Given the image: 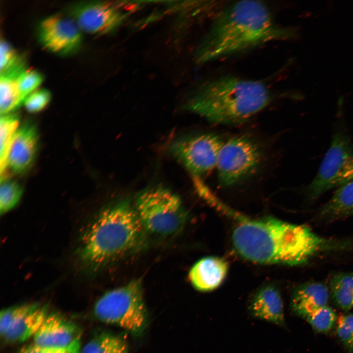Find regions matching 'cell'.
Returning a JSON list of instances; mask_svg holds the SVG:
<instances>
[{"instance_id": "cell-10", "label": "cell", "mask_w": 353, "mask_h": 353, "mask_svg": "<svg viewBox=\"0 0 353 353\" xmlns=\"http://www.w3.org/2000/svg\"><path fill=\"white\" fill-rule=\"evenodd\" d=\"M37 31L42 46L58 55H67L74 53L82 41V32L69 16H49L40 22Z\"/></svg>"}, {"instance_id": "cell-14", "label": "cell", "mask_w": 353, "mask_h": 353, "mask_svg": "<svg viewBox=\"0 0 353 353\" xmlns=\"http://www.w3.org/2000/svg\"><path fill=\"white\" fill-rule=\"evenodd\" d=\"M249 310L255 318L277 325L285 326L282 297L273 285H266L255 292L250 303Z\"/></svg>"}, {"instance_id": "cell-9", "label": "cell", "mask_w": 353, "mask_h": 353, "mask_svg": "<svg viewBox=\"0 0 353 353\" xmlns=\"http://www.w3.org/2000/svg\"><path fill=\"white\" fill-rule=\"evenodd\" d=\"M223 143L215 133H203L176 139L170 145L169 150L193 179H202L216 168Z\"/></svg>"}, {"instance_id": "cell-20", "label": "cell", "mask_w": 353, "mask_h": 353, "mask_svg": "<svg viewBox=\"0 0 353 353\" xmlns=\"http://www.w3.org/2000/svg\"><path fill=\"white\" fill-rule=\"evenodd\" d=\"M19 117L16 114L9 113L1 115L0 117V181L8 178L6 172L8 156L13 138L19 127Z\"/></svg>"}, {"instance_id": "cell-2", "label": "cell", "mask_w": 353, "mask_h": 353, "mask_svg": "<svg viewBox=\"0 0 353 353\" xmlns=\"http://www.w3.org/2000/svg\"><path fill=\"white\" fill-rule=\"evenodd\" d=\"M294 28L275 21L263 1L241 0L216 13L198 47L196 59L202 63L243 52L270 42L294 38Z\"/></svg>"}, {"instance_id": "cell-3", "label": "cell", "mask_w": 353, "mask_h": 353, "mask_svg": "<svg viewBox=\"0 0 353 353\" xmlns=\"http://www.w3.org/2000/svg\"><path fill=\"white\" fill-rule=\"evenodd\" d=\"M146 233L134 205L118 202L103 209L83 234L79 260L95 272L142 247Z\"/></svg>"}, {"instance_id": "cell-5", "label": "cell", "mask_w": 353, "mask_h": 353, "mask_svg": "<svg viewBox=\"0 0 353 353\" xmlns=\"http://www.w3.org/2000/svg\"><path fill=\"white\" fill-rule=\"evenodd\" d=\"M135 208L146 232L166 237L180 232L187 213L180 197L163 186L147 188L136 196Z\"/></svg>"}, {"instance_id": "cell-4", "label": "cell", "mask_w": 353, "mask_h": 353, "mask_svg": "<svg viewBox=\"0 0 353 353\" xmlns=\"http://www.w3.org/2000/svg\"><path fill=\"white\" fill-rule=\"evenodd\" d=\"M271 100L270 91L263 82L226 76L201 85L184 105L209 122L229 125L247 121Z\"/></svg>"}, {"instance_id": "cell-19", "label": "cell", "mask_w": 353, "mask_h": 353, "mask_svg": "<svg viewBox=\"0 0 353 353\" xmlns=\"http://www.w3.org/2000/svg\"><path fill=\"white\" fill-rule=\"evenodd\" d=\"M334 303L348 311L353 307V273H340L332 276L329 282Z\"/></svg>"}, {"instance_id": "cell-21", "label": "cell", "mask_w": 353, "mask_h": 353, "mask_svg": "<svg viewBox=\"0 0 353 353\" xmlns=\"http://www.w3.org/2000/svg\"><path fill=\"white\" fill-rule=\"evenodd\" d=\"M80 353H128V346L118 335L101 333L87 342Z\"/></svg>"}, {"instance_id": "cell-24", "label": "cell", "mask_w": 353, "mask_h": 353, "mask_svg": "<svg viewBox=\"0 0 353 353\" xmlns=\"http://www.w3.org/2000/svg\"><path fill=\"white\" fill-rule=\"evenodd\" d=\"M312 328L319 333H327L336 324L338 319L335 311L328 305L323 306L304 319Z\"/></svg>"}, {"instance_id": "cell-6", "label": "cell", "mask_w": 353, "mask_h": 353, "mask_svg": "<svg viewBox=\"0 0 353 353\" xmlns=\"http://www.w3.org/2000/svg\"><path fill=\"white\" fill-rule=\"evenodd\" d=\"M94 311L101 322L133 333L141 332L147 318L141 280L107 292L96 302Z\"/></svg>"}, {"instance_id": "cell-22", "label": "cell", "mask_w": 353, "mask_h": 353, "mask_svg": "<svg viewBox=\"0 0 353 353\" xmlns=\"http://www.w3.org/2000/svg\"><path fill=\"white\" fill-rule=\"evenodd\" d=\"M20 75L11 73L0 74V111L1 115L11 113L12 111L15 110L22 104L20 99L17 85V79Z\"/></svg>"}, {"instance_id": "cell-26", "label": "cell", "mask_w": 353, "mask_h": 353, "mask_svg": "<svg viewBox=\"0 0 353 353\" xmlns=\"http://www.w3.org/2000/svg\"><path fill=\"white\" fill-rule=\"evenodd\" d=\"M338 338L349 353H353V314L340 316L336 323Z\"/></svg>"}, {"instance_id": "cell-11", "label": "cell", "mask_w": 353, "mask_h": 353, "mask_svg": "<svg viewBox=\"0 0 353 353\" xmlns=\"http://www.w3.org/2000/svg\"><path fill=\"white\" fill-rule=\"evenodd\" d=\"M69 16L82 32L94 35H102L114 31L122 25L125 18L113 4L102 1L74 4L69 8Z\"/></svg>"}, {"instance_id": "cell-29", "label": "cell", "mask_w": 353, "mask_h": 353, "mask_svg": "<svg viewBox=\"0 0 353 353\" xmlns=\"http://www.w3.org/2000/svg\"><path fill=\"white\" fill-rule=\"evenodd\" d=\"M29 303L12 306L1 310L0 316V333L2 337L13 322L28 307Z\"/></svg>"}, {"instance_id": "cell-12", "label": "cell", "mask_w": 353, "mask_h": 353, "mask_svg": "<svg viewBox=\"0 0 353 353\" xmlns=\"http://www.w3.org/2000/svg\"><path fill=\"white\" fill-rule=\"evenodd\" d=\"M80 330L62 315L49 313L33 336V343L43 347L68 348L80 343Z\"/></svg>"}, {"instance_id": "cell-1", "label": "cell", "mask_w": 353, "mask_h": 353, "mask_svg": "<svg viewBox=\"0 0 353 353\" xmlns=\"http://www.w3.org/2000/svg\"><path fill=\"white\" fill-rule=\"evenodd\" d=\"M210 204L232 219L233 246L241 256L250 261L299 265L330 247L329 241L305 226L272 217L250 218L231 209L216 196Z\"/></svg>"}, {"instance_id": "cell-28", "label": "cell", "mask_w": 353, "mask_h": 353, "mask_svg": "<svg viewBox=\"0 0 353 353\" xmlns=\"http://www.w3.org/2000/svg\"><path fill=\"white\" fill-rule=\"evenodd\" d=\"M24 57L17 53L12 46L5 40L0 43V71H4L18 64Z\"/></svg>"}, {"instance_id": "cell-23", "label": "cell", "mask_w": 353, "mask_h": 353, "mask_svg": "<svg viewBox=\"0 0 353 353\" xmlns=\"http://www.w3.org/2000/svg\"><path fill=\"white\" fill-rule=\"evenodd\" d=\"M0 212L2 215L18 203L23 190L18 182L8 179L0 182Z\"/></svg>"}, {"instance_id": "cell-17", "label": "cell", "mask_w": 353, "mask_h": 353, "mask_svg": "<svg viewBox=\"0 0 353 353\" xmlns=\"http://www.w3.org/2000/svg\"><path fill=\"white\" fill-rule=\"evenodd\" d=\"M328 298V289L324 284L305 283L294 290L291 298V307L295 314L304 319L316 310L327 305Z\"/></svg>"}, {"instance_id": "cell-18", "label": "cell", "mask_w": 353, "mask_h": 353, "mask_svg": "<svg viewBox=\"0 0 353 353\" xmlns=\"http://www.w3.org/2000/svg\"><path fill=\"white\" fill-rule=\"evenodd\" d=\"M353 215V180L339 187L318 210V222L330 223Z\"/></svg>"}, {"instance_id": "cell-7", "label": "cell", "mask_w": 353, "mask_h": 353, "mask_svg": "<svg viewBox=\"0 0 353 353\" xmlns=\"http://www.w3.org/2000/svg\"><path fill=\"white\" fill-rule=\"evenodd\" d=\"M353 180V144L345 129L334 133L318 171L305 188L307 200L314 202L333 188Z\"/></svg>"}, {"instance_id": "cell-31", "label": "cell", "mask_w": 353, "mask_h": 353, "mask_svg": "<svg viewBox=\"0 0 353 353\" xmlns=\"http://www.w3.org/2000/svg\"><path fill=\"white\" fill-rule=\"evenodd\" d=\"M80 350L75 351V352H71V353H80Z\"/></svg>"}, {"instance_id": "cell-16", "label": "cell", "mask_w": 353, "mask_h": 353, "mask_svg": "<svg viewBox=\"0 0 353 353\" xmlns=\"http://www.w3.org/2000/svg\"><path fill=\"white\" fill-rule=\"evenodd\" d=\"M48 306L29 303L28 308L11 324L2 337L7 343L24 342L34 336L48 315Z\"/></svg>"}, {"instance_id": "cell-30", "label": "cell", "mask_w": 353, "mask_h": 353, "mask_svg": "<svg viewBox=\"0 0 353 353\" xmlns=\"http://www.w3.org/2000/svg\"><path fill=\"white\" fill-rule=\"evenodd\" d=\"M80 350V343L68 348L43 347L33 343L23 347L18 353H69Z\"/></svg>"}, {"instance_id": "cell-25", "label": "cell", "mask_w": 353, "mask_h": 353, "mask_svg": "<svg viewBox=\"0 0 353 353\" xmlns=\"http://www.w3.org/2000/svg\"><path fill=\"white\" fill-rule=\"evenodd\" d=\"M43 75L38 71L25 69L17 79L18 90L23 104L26 98L36 90L43 80Z\"/></svg>"}, {"instance_id": "cell-8", "label": "cell", "mask_w": 353, "mask_h": 353, "mask_svg": "<svg viewBox=\"0 0 353 353\" xmlns=\"http://www.w3.org/2000/svg\"><path fill=\"white\" fill-rule=\"evenodd\" d=\"M262 157L259 145L248 136H235L224 142L216 168L219 184L231 187L250 177L259 169Z\"/></svg>"}, {"instance_id": "cell-27", "label": "cell", "mask_w": 353, "mask_h": 353, "mask_svg": "<svg viewBox=\"0 0 353 353\" xmlns=\"http://www.w3.org/2000/svg\"><path fill=\"white\" fill-rule=\"evenodd\" d=\"M51 99L50 92L46 89L35 90L28 95L24 101L26 109L31 113L43 110L48 104Z\"/></svg>"}, {"instance_id": "cell-15", "label": "cell", "mask_w": 353, "mask_h": 353, "mask_svg": "<svg viewBox=\"0 0 353 353\" xmlns=\"http://www.w3.org/2000/svg\"><path fill=\"white\" fill-rule=\"evenodd\" d=\"M228 271V264L224 259L207 256L197 261L189 273V278L197 290L206 292L219 287Z\"/></svg>"}, {"instance_id": "cell-13", "label": "cell", "mask_w": 353, "mask_h": 353, "mask_svg": "<svg viewBox=\"0 0 353 353\" xmlns=\"http://www.w3.org/2000/svg\"><path fill=\"white\" fill-rule=\"evenodd\" d=\"M36 126L26 122L16 130L10 148L7 168L16 174L26 172L33 163L38 147Z\"/></svg>"}]
</instances>
